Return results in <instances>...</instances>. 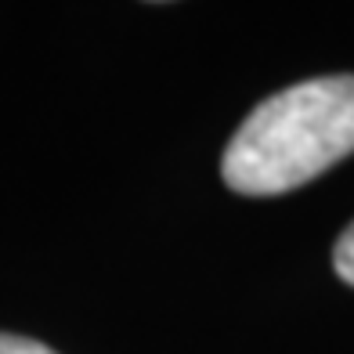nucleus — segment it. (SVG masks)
I'll return each instance as SVG.
<instances>
[{
    "instance_id": "obj_1",
    "label": "nucleus",
    "mask_w": 354,
    "mask_h": 354,
    "mask_svg": "<svg viewBox=\"0 0 354 354\" xmlns=\"http://www.w3.org/2000/svg\"><path fill=\"white\" fill-rule=\"evenodd\" d=\"M354 152V76H315L257 105L224 149V185L282 196Z\"/></svg>"
},
{
    "instance_id": "obj_2",
    "label": "nucleus",
    "mask_w": 354,
    "mask_h": 354,
    "mask_svg": "<svg viewBox=\"0 0 354 354\" xmlns=\"http://www.w3.org/2000/svg\"><path fill=\"white\" fill-rule=\"evenodd\" d=\"M333 264H336V275H340L347 286H354V224H351L340 239H336Z\"/></svg>"
},
{
    "instance_id": "obj_3",
    "label": "nucleus",
    "mask_w": 354,
    "mask_h": 354,
    "mask_svg": "<svg viewBox=\"0 0 354 354\" xmlns=\"http://www.w3.org/2000/svg\"><path fill=\"white\" fill-rule=\"evenodd\" d=\"M0 354H55V351L44 347V344H37V340H26V336L0 333Z\"/></svg>"
}]
</instances>
